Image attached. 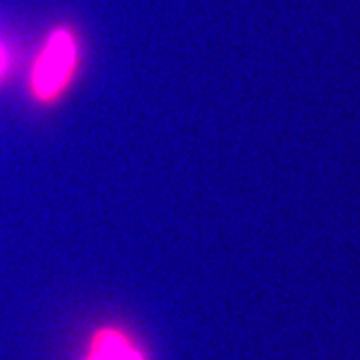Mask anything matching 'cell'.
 Segmentation results:
<instances>
[{"instance_id": "obj_3", "label": "cell", "mask_w": 360, "mask_h": 360, "mask_svg": "<svg viewBox=\"0 0 360 360\" xmlns=\"http://www.w3.org/2000/svg\"><path fill=\"white\" fill-rule=\"evenodd\" d=\"M4 66H6V52L0 46V75L4 72Z\"/></svg>"}, {"instance_id": "obj_2", "label": "cell", "mask_w": 360, "mask_h": 360, "mask_svg": "<svg viewBox=\"0 0 360 360\" xmlns=\"http://www.w3.org/2000/svg\"><path fill=\"white\" fill-rule=\"evenodd\" d=\"M80 360H150V356L127 328L104 324L90 333Z\"/></svg>"}, {"instance_id": "obj_1", "label": "cell", "mask_w": 360, "mask_h": 360, "mask_svg": "<svg viewBox=\"0 0 360 360\" xmlns=\"http://www.w3.org/2000/svg\"><path fill=\"white\" fill-rule=\"evenodd\" d=\"M77 60V46L72 37L65 30H56L46 40L44 49L40 52L39 63L34 66L32 84L37 94L49 98L56 94L66 84Z\"/></svg>"}]
</instances>
